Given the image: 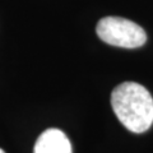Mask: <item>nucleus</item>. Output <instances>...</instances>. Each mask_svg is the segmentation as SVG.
<instances>
[{
  "label": "nucleus",
  "mask_w": 153,
  "mask_h": 153,
  "mask_svg": "<svg viewBox=\"0 0 153 153\" xmlns=\"http://www.w3.org/2000/svg\"><path fill=\"white\" fill-rule=\"evenodd\" d=\"M111 105L115 115L128 130L144 133L153 124V98L146 87L124 82L112 91Z\"/></svg>",
  "instance_id": "1"
},
{
  "label": "nucleus",
  "mask_w": 153,
  "mask_h": 153,
  "mask_svg": "<svg viewBox=\"0 0 153 153\" xmlns=\"http://www.w3.org/2000/svg\"><path fill=\"white\" fill-rule=\"evenodd\" d=\"M96 31L103 42L124 49H137L147 41V35L140 26L120 17L102 18Z\"/></svg>",
  "instance_id": "2"
},
{
  "label": "nucleus",
  "mask_w": 153,
  "mask_h": 153,
  "mask_svg": "<svg viewBox=\"0 0 153 153\" xmlns=\"http://www.w3.org/2000/svg\"><path fill=\"white\" fill-rule=\"evenodd\" d=\"M0 153H5V152H4L3 149H0Z\"/></svg>",
  "instance_id": "4"
},
{
  "label": "nucleus",
  "mask_w": 153,
  "mask_h": 153,
  "mask_svg": "<svg viewBox=\"0 0 153 153\" xmlns=\"http://www.w3.org/2000/svg\"><path fill=\"white\" fill-rule=\"evenodd\" d=\"M33 153H73L71 143L59 129H47L38 137Z\"/></svg>",
  "instance_id": "3"
}]
</instances>
